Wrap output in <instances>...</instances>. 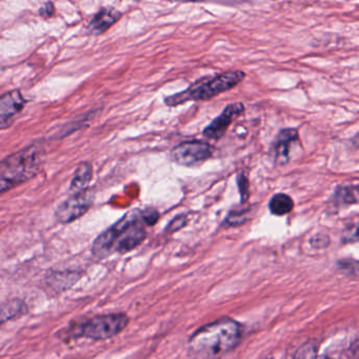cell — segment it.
Listing matches in <instances>:
<instances>
[{"mask_svg": "<svg viewBox=\"0 0 359 359\" xmlns=\"http://www.w3.org/2000/svg\"><path fill=\"white\" fill-rule=\"evenodd\" d=\"M241 327L231 318H222L197 330L189 341L191 353L199 359H216L241 342Z\"/></svg>", "mask_w": 359, "mask_h": 359, "instance_id": "cell-1", "label": "cell"}, {"mask_svg": "<svg viewBox=\"0 0 359 359\" xmlns=\"http://www.w3.org/2000/svg\"><path fill=\"white\" fill-rule=\"evenodd\" d=\"M142 224L140 211L126 214L94 241L92 253L95 257L106 258L114 252L125 254L132 251L146 239Z\"/></svg>", "mask_w": 359, "mask_h": 359, "instance_id": "cell-2", "label": "cell"}, {"mask_svg": "<svg viewBox=\"0 0 359 359\" xmlns=\"http://www.w3.org/2000/svg\"><path fill=\"white\" fill-rule=\"evenodd\" d=\"M45 159V150L31 144L0 161V194L28 182L39 173Z\"/></svg>", "mask_w": 359, "mask_h": 359, "instance_id": "cell-3", "label": "cell"}, {"mask_svg": "<svg viewBox=\"0 0 359 359\" xmlns=\"http://www.w3.org/2000/svg\"><path fill=\"white\" fill-rule=\"evenodd\" d=\"M245 79L243 71H226L213 77H205L192 83L184 91L163 98L168 107H177L189 102H207L220 94L226 93L243 83Z\"/></svg>", "mask_w": 359, "mask_h": 359, "instance_id": "cell-4", "label": "cell"}, {"mask_svg": "<svg viewBox=\"0 0 359 359\" xmlns=\"http://www.w3.org/2000/svg\"><path fill=\"white\" fill-rule=\"evenodd\" d=\"M129 317L123 313L97 315L71 323L67 329L68 338H88L92 340H106L118 335L127 327Z\"/></svg>", "mask_w": 359, "mask_h": 359, "instance_id": "cell-5", "label": "cell"}, {"mask_svg": "<svg viewBox=\"0 0 359 359\" xmlns=\"http://www.w3.org/2000/svg\"><path fill=\"white\" fill-rule=\"evenodd\" d=\"M214 148L209 142L193 140L182 142L170 152V158L176 165L186 168L198 167L213 157Z\"/></svg>", "mask_w": 359, "mask_h": 359, "instance_id": "cell-6", "label": "cell"}, {"mask_svg": "<svg viewBox=\"0 0 359 359\" xmlns=\"http://www.w3.org/2000/svg\"><path fill=\"white\" fill-rule=\"evenodd\" d=\"M93 201L94 194L90 190L71 195L56 210V220L62 224L75 222L89 211Z\"/></svg>", "mask_w": 359, "mask_h": 359, "instance_id": "cell-7", "label": "cell"}, {"mask_svg": "<svg viewBox=\"0 0 359 359\" xmlns=\"http://www.w3.org/2000/svg\"><path fill=\"white\" fill-rule=\"evenodd\" d=\"M300 146L299 132L296 128L280 130L271 144L270 154L276 165H285L291 161L292 151Z\"/></svg>", "mask_w": 359, "mask_h": 359, "instance_id": "cell-8", "label": "cell"}, {"mask_svg": "<svg viewBox=\"0 0 359 359\" xmlns=\"http://www.w3.org/2000/svg\"><path fill=\"white\" fill-rule=\"evenodd\" d=\"M245 104L241 102L228 104L224 111L203 129V136L215 142L222 140L233 121L245 112Z\"/></svg>", "mask_w": 359, "mask_h": 359, "instance_id": "cell-9", "label": "cell"}, {"mask_svg": "<svg viewBox=\"0 0 359 359\" xmlns=\"http://www.w3.org/2000/svg\"><path fill=\"white\" fill-rule=\"evenodd\" d=\"M26 102L20 91L9 92L0 96V130L9 128L13 123L15 117L26 106Z\"/></svg>", "mask_w": 359, "mask_h": 359, "instance_id": "cell-10", "label": "cell"}, {"mask_svg": "<svg viewBox=\"0 0 359 359\" xmlns=\"http://www.w3.org/2000/svg\"><path fill=\"white\" fill-rule=\"evenodd\" d=\"M121 18V13L114 8H102L88 25L91 34L100 35L108 31Z\"/></svg>", "mask_w": 359, "mask_h": 359, "instance_id": "cell-11", "label": "cell"}, {"mask_svg": "<svg viewBox=\"0 0 359 359\" xmlns=\"http://www.w3.org/2000/svg\"><path fill=\"white\" fill-rule=\"evenodd\" d=\"M92 178H93V167L91 163H81V165H77L70 184V194H79L89 190Z\"/></svg>", "mask_w": 359, "mask_h": 359, "instance_id": "cell-12", "label": "cell"}, {"mask_svg": "<svg viewBox=\"0 0 359 359\" xmlns=\"http://www.w3.org/2000/svg\"><path fill=\"white\" fill-rule=\"evenodd\" d=\"M28 311L26 302L20 298H13V299L7 300V302L0 304V325L11 319L24 316L28 313Z\"/></svg>", "mask_w": 359, "mask_h": 359, "instance_id": "cell-13", "label": "cell"}, {"mask_svg": "<svg viewBox=\"0 0 359 359\" xmlns=\"http://www.w3.org/2000/svg\"><path fill=\"white\" fill-rule=\"evenodd\" d=\"M48 283L56 290H67L75 285L81 278V274L76 271H58L48 275Z\"/></svg>", "mask_w": 359, "mask_h": 359, "instance_id": "cell-14", "label": "cell"}, {"mask_svg": "<svg viewBox=\"0 0 359 359\" xmlns=\"http://www.w3.org/2000/svg\"><path fill=\"white\" fill-rule=\"evenodd\" d=\"M294 209V201L291 196L285 193H277L273 195L269 201V210L273 215L283 216L291 213Z\"/></svg>", "mask_w": 359, "mask_h": 359, "instance_id": "cell-15", "label": "cell"}, {"mask_svg": "<svg viewBox=\"0 0 359 359\" xmlns=\"http://www.w3.org/2000/svg\"><path fill=\"white\" fill-rule=\"evenodd\" d=\"M333 198H335L336 203L339 205H357L358 188L357 186H338L334 192Z\"/></svg>", "mask_w": 359, "mask_h": 359, "instance_id": "cell-16", "label": "cell"}, {"mask_svg": "<svg viewBox=\"0 0 359 359\" xmlns=\"http://www.w3.org/2000/svg\"><path fill=\"white\" fill-rule=\"evenodd\" d=\"M251 209L232 210L226 218V224L229 226H241L249 220V213Z\"/></svg>", "mask_w": 359, "mask_h": 359, "instance_id": "cell-17", "label": "cell"}, {"mask_svg": "<svg viewBox=\"0 0 359 359\" xmlns=\"http://www.w3.org/2000/svg\"><path fill=\"white\" fill-rule=\"evenodd\" d=\"M317 352L318 350H317L316 342L306 341L298 348L294 359H317Z\"/></svg>", "mask_w": 359, "mask_h": 359, "instance_id": "cell-18", "label": "cell"}, {"mask_svg": "<svg viewBox=\"0 0 359 359\" xmlns=\"http://www.w3.org/2000/svg\"><path fill=\"white\" fill-rule=\"evenodd\" d=\"M237 188H238L239 194H241V203H245L249 201L250 197V182L245 173H238L236 176Z\"/></svg>", "mask_w": 359, "mask_h": 359, "instance_id": "cell-19", "label": "cell"}, {"mask_svg": "<svg viewBox=\"0 0 359 359\" xmlns=\"http://www.w3.org/2000/svg\"><path fill=\"white\" fill-rule=\"evenodd\" d=\"M187 224H188V217H187L186 214H180V215L175 216V217L170 222L165 231H167L168 233L177 232L180 229L184 228Z\"/></svg>", "mask_w": 359, "mask_h": 359, "instance_id": "cell-20", "label": "cell"}, {"mask_svg": "<svg viewBox=\"0 0 359 359\" xmlns=\"http://www.w3.org/2000/svg\"><path fill=\"white\" fill-rule=\"evenodd\" d=\"M140 216H142L144 224H148V226H154L161 217L159 212L156 209H153V208L140 211Z\"/></svg>", "mask_w": 359, "mask_h": 359, "instance_id": "cell-21", "label": "cell"}, {"mask_svg": "<svg viewBox=\"0 0 359 359\" xmlns=\"http://www.w3.org/2000/svg\"><path fill=\"white\" fill-rule=\"evenodd\" d=\"M330 237L325 234H317L311 238V245L316 249H321L329 245Z\"/></svg>", "mask_w": 359, "mask_h": 359, "instance_id": "cell-22", "label": "cell"}, {"mask_svg": "<svg viewBox=\"0 0 359 359\" xmlns=\"http://www.w3.org/2000/svg\"><path fill=\"white\" fill-rule=\"evenodd\" d=\"M41 15L45 18H50L54 14V5L52 3L46 4L41 9Z\"/></svg>", "mask_w": 359, "mask_h": 359, "instance_id": "cell-23", "label": "cell"}, {"mask_svg": "<svg viewBox=\"0 0 359 359\" xmlns=\"http://www.w3.org/2000/svg\"><path fill=\"white\" fill-rule=\"evenodd\" d=\"M323 359H334V358H333V357L327 356V357H323Z\"/></svg>", "mask_w": 359, "mask_h": 359, "instance_id": "cell-24", "label": "cell"}, {"mask_svg": "<svg viewBox=\"0 0 359 359\" xmlns=\"http://www.w3.org/2000/svg\"><path fill=\"white\" fill-rule=\"evenodd\" d=\"M264 359H272V358H264Z\"/></svg>", "mask_w": 359, "mask_h": 359, "instance_id": "cell-25", "label": "cell"}]
</instances>
